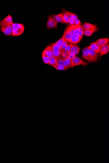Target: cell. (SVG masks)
Segmentation results:
<instances>
[{
	"mask_svg": "<svg viewBox=\"0 0 109 163\" xmlns=\"http://www.w3.org/2000/svg\"><path fill=\"white\" fill-rule=\"evenodd\" d=\"M68 45V42H67V41H66L65 40H64V41L63 43V44H62V47H61L60 49V51H61V53L63 52L64 50L65 49V48L66 47V46Z\"/></svg>",
	"mask_w": 109,
	"mask_h": 163,
	"instance_id": "83f0119b",
	"label": "cell"
},
{
	"mask_svg": "<svg viewBox=\"0 0 109 163\" xmlns=\"http://www.w3.org/2000/svg\"><path fill=\"white\" fill-rule=\"evenodd\" d=\"M64 59L61 56L58 58H57V65H64Z\"/></svg>",
	"mask_w": 109,
	"mask_h": 163,
	"instance_id": "484cf974",
	"label": "cell"
},
{
	"mask_svg": "<svg viewBox=\"0 0 109 163\" xmlns=\"http://www.w3.org/2000/svg\"><path fill=\"white\" fill-rule=\"evenodd\" d=\"M84 32V29L83 26L81 25L77 26L76 30V34L78 35L80 37L82 38Z\"/></svg>",
	"mask_w": 109,
	"mask_h": 163,
	"instance_id": "e0dca14e",
	"label": "cell"
},
{
	"mask_svg": "<svg viewBox=\"0 0 109 163\" xmlns=\"http://www.w3.org/2000/svg\"><path fill=\"white\" fill-rule=\"evenodd\" d=\"M109 42V39L108 38L98 39L97 40L96 42L100 48L104 45L107 44Z\"/></svg>",
	"mask_w": 109,
	"mask_h": 163,
	"instance_id": "9a60e30c",
	"label": "cell"
},
{
	"mask_svg": "<svg viewBox=\"0 0 109 163\" xmlns=\"http://www.w3.org/2000/svg\"><path fill=\"white\" fill-rule=\"evenodd\" d=\"M62 13V17H63L64 22L65 23H66V24L69 23V20L66 15V13H65L64 12H63V13Z\"/></svg>",
	"mask_w": 109,
	"mask_h": 163,
	"instance_id": "4316f807",
	"label": "cell"
},
{
	"mask_svg": "<svg viewBox=\"0 0 109 163\" xmlns=\"http://www.w3.org/2000/svg\"><path fill=\"white\" fill-rule=\"evenodd\" d=\"M69 23L70 24H71V25H75L74 24V20L72 19L69 20Z\"/></svg>",
	"mask_w": 109,
	"mask_h": 163,
	"instance_id": "d6a6232c",
	"label": "cell"
},
{
	"mask_svg": "<svg viewBox=\"0 0 109 163\" xmlns=\"http://www.w3.org/2000/svg\"><path fill=\"white\" fill-rule=\"evenodd\" d=\"M109 45L108 44H106L102 46L100 48L99 57L101 58L103 56L106 55L109 52Z\"/></svg>",
	"mask_w": 109,
	"mask_h": 163,
	"instance_id": "ba28073f",
	"label": "cell"
},
{
	"mask_svg": "<svg viewBox=\"0 0 109 163\" xmlns=\"http://www.w3.org/2000/svg\"><path fill=\"white\" fill-rule=\"evenodd\" d=\"M1 30L5 36H11L12 35V24H8L2 20L0 21Z\"/></svg>",
	"mask_w": 109,
	"mask_h": 163,
	"instance_id": "7a4b0ae2",
	"label": "cell"
},
{
	"mask_svg": "<svg viewBox=\"0 0 109 163\" xmlns=\"http://www.w3.org/2000/svg\"><path fill=\"white\" fill-rule=\"evenodd\" d=\"M42 57L44 63L48 65L50 59L46 56L43 51L42 53Z\"/></svg>",
	"mask_w": 109,
	"mask_h": 163,
	"instance_id": "d4e9b609",
	"label": "cell"
},
{
	"mask_svg": "<svg viewBox=\"0 0 109 163\" xmlns=\"http://www.w3.org/2000/svg\"><path fill=\"white\" fill-rule=\"evenodd\" d=\"M63 59L64 60V66L68 68H71V59L68 58H66Z\"/></svg>",
	"mask_w": 109,
	"mask_h": 163,
	"instance_id": "ac0fdd59",
	"label": "cell"
},
{
	"mask_svg": "<svg viewBox=\"0 0 109 163\" xmlns=\"http://www.w3.org/2000/svg\"><path fill=\"white\" fill-rule=\"evenodd\" d=\"M69 25L70 24H69V25L67 26V27L66 28L65 30L64 33L63 35H62V38L60 39L59 40H58L57 42L55 43L56 45H57V46L58 47V48L60 49V50L61 48L62 47V44H63L64 41V40H65V35L66 32V30Z\"/></svg>",
	"mask_w": 109,
	"mask_h": 163,
	"instance_id": "7c38bea8",
	"label": "cell"
},
{
	"mask_svg": "<svg viewBox=\"0 0 109 163\" xmlns=\"http://www.w3.org/2000/svg\"><path fill=\"white\" fill-rule=\"evenodd\" d=\"M5 22L8 24H12L13 23V18H12L11 14L8 15L7 16L3 19Z\"/></svg>",
	"mask_w": 109,
	"mask_h": 163,
	"instance_id": "44dd1931",
	"label": "cell"
},
{
	"mask_svg": "<svg viewBox=\"0 0 109 163\" xmlns=\"http://www.w3.org/2000/svg\"><path fill=\"white\" fill-rule=\"evenodd\" d=\"M51 45L52 46L55 57L56 58H58L61 56V54L62 53H61L60 50L58 48L55 43H51Z\"/></svg>",
	"mask_w": 109,
	"mask_h": 163,
	"instance_id": "52a82bcc",
	"label": "cell"
},
{
	"mask_svg": "<svg viewBox=\"0 0 109 163\" xmlns=\"http://www.w3.org/2000/svg\"><path fill=\"white\" fill-rule=\"evenodd\" d=\"M56 70H66L69 69V68L66 67L64 65H56L53 67Z\"/></svg>",
	"mask_w": 109,
	"mask_h": 163,
	"instance_id": "cb8c5ba5",
	"label": "cell"
},
{
	"mask_svg": "<svg viewBox=\"0 0 109 163\" xmlns=\"http://www.w3.org/2000/svg\"><path fill=\"white\" fill-rule=\"evenodd\" d=\"M82 38L80 37L78 35L75 34L72 35L69 43L71 44H76L81 41Z\"/></svg>",
	"mask_w": 109,
	"mask_h": 163,
	"instance_id": "30bf717a",
	"label": "cell"
},
{
	"mask_svg": "<svg viewBox=\"0 0 109 163\" xmlns=\"http://www.w3.org/2000/svg\"><path fill=\"white\" fill-rule=\"evenodd\" d=\"M51 15H52L51 16L57 23H60L62 24L64 23V22L62 13H60V14L57 15L52 14Z\"/></svg>",
	"mask_w": 109,
	"mask_h": 163,
	"instance_id": "5bb4252c",
	"label": "cell"
},
{
	"mask_svg": "<svg viewBox=\"0 0 109 163\" xmlns=\"http://www.w3.org/2000/svg\"><path fill=\"white\" fill-rule=\"evenodd\" d=\"M46 56L50 59L55 57L52 46L51 45H48L43 51Z\"/></svg>",
	"mask_w": 109,
	"mask_h": 163,
	"instance_id": "5b68a950",
	"label": "cell"
},
{
	"mask_svg": "<svg viewBox=\"0 0 109 163\" xmlns=\"http://www.w3.org/2000/svg\"><path fill=\"white\" fill-rule=\"evenodd\" d=\"M48 20L46 23V26L48 29H57L58 23L56 22L51 16H47Z\"/></svg>",
	"mask_w": 109,
	"mask_h": 163,
	"instance_id": "277c9868",
	"label": "cell"
},
{
	"mask_svg": "<svg viewBox=\"0 0 109 163\" xmlns=\"http://www.w3.org/2000/svg\"><path fill=\"white\" fill-rule=\"evenodd\" d=\"M97 28L95 29L90 30H85L83 32V35L87 36H90L92 35L93 33L96 32L98 30Z\"/></svg>",
	"mask_w": 109,
	"mask_h": 163,
	"instance_id": "d6986e66",
	"label": "cell"
},
{
	"mask_svg": "<svg viewBox=\"0 0 109 163\" xmlns=\"http://www.w3.org/2000/svg\"><path fill=\"white\" fill-rule=\"evenodd\" d=\"M80 50V48L78 45H73L69 52L73 56H76L79 53Z\"/></svg>",
	"mask_w": 109,
	"mask_h": 163,
	"instance_id": "9c48e42d",
	"label": "cell"
},
{
	"mask_svg": "<svg viewBox=\"0 0 109 163\" xmlns=\"http://www.w3.org/2000/svg\"><path fill=\"white\" fill-rule=\"evenodd\" d=\"M97 25H94L86 22L83 24V29L85 30H90L97 29Z\"/></svg>",
	"mask_w": 109,
	"mask_h": 163,
	"instance_id": "2e32d148",
	"label": "cell"
},
{
	"mask_svg": "<svg viewBox=\"0 0 109 163\" xmlns=\"http://www.w3.org/2000/svg\"><path fill=\"white\" fill-rule=\"evenodd\" d=\"M89 47L85 48L83 50L82 58L87 60L88 62H92L91 58H90V55H89Z\"/></svg>",
	"mask_w": 109,
	"mask_h": 163,
	"instance_id": "8992f818",
	"label": "cell"
},
{
	"mask_svg": "<svg viewBox=\"0 0 109 163\" xmlns=\"http://www.w3.org/2000/svg\"><path fill=\"white\" fill-rule=\"evenodd\" d=\"M73 45L72 44H68L67 45L66 47L65 48V49L63 51L69 52L70 51L71 48V47Z\"/></svg>",
	"mask_w": 109,
	"mask_h": 163,
	"instance_id": "f1b7e54d",
	"label": "cell"
},
{
	"mask_svg": "<svg viewBox=\"0 0 109 163\" xmlns=\"http://www.w3.org/2000/svg\"><path fill=\"white\" fill-rule=\"evenodd\" d=\"M77 26V25H71L70 26H69L68 29L70 31L72 36L74 34H76Z\"/></svg>",
	"mask_w": 109,
	"mask_h": 163,
	"instance_id": "7402d4cb",
	"label": "cell"
},
{
	"mask_svg": "<svg viewBox=\"0 0 109 163\" xmlns=\"http://www.w3.org/2000/svg\"><path fill=\"white\" fill-rule=\"evenodd\" d=\"M24 24L13 23L12 24V37L22 35L24 32Z\"/></svg>",
	"mask_w": 109,
	"mask_h": 163,
	"instance_id": "6da1fadb",
	"label": "cell"
},
{
	"mask_svg": "<svg viewBox=\"0 0 109 163\" xmlns=\"http://www.w3.org/2000/svg\"><path fill=\"white\" fill-rule=\"evenodd\" d=\"M72 19L74 20H76L78 19V16L77 14L72 13Z\"/></svg>",
	"mask_w": 109,
	"mask_h": 163,
	"instance_id": "1f68e13d",
	"label": "cell"
},
{
	"mask_svg": "<svg viewBox=\"0 0 109 163\" xmlns=\"http://www.w3.org/2000/svg\"><path fill=\"white\" fill-rule=\"evenodd\" d=\"M89 54L92 62H96L98 59V54L89 48Z\"/></svg>",
	"mask_w": 109,
	"mask_h": 163,
	"instance_id": "8fae6325",
	"label": "cell"
},
{
	"mask_svg": "<svg viewBox=\"0 0 109 163\" xmlns=\"http://www.w3.org/2000/svg\"><path fill=\"white\" fill-rule=\"evenodd\" d=\"M87 64V62L83 60L80 58L76 56H74L71 59L72 67L79 65L85 66Z\"/></svg>",
	"mask_w": 109,
	"mask_h": 163,
	"instance_id": "3957f363",
	"label": "cell"
},
{
	"mask_svg": "<svg viewBox=\"0 0 109 163\" xmlns=\"http://www.w3.org/2000/svg\"><path fill=\"white\" fill-rule=\"evenodd\" d=\"M72 37V34L68 28L66 31V32L65 35V39L66 41L69 43Z\"/></svg>",
	"mask_w": 109,
	"mask_h": 163,
	"instance_id": "ffe728a7",
	"label": "cell"
},
{
	"mask_svg": "<svg viewBox=\"0 0 109 163\" xmlns=\"http://www.w3.org/2000/svg\"><path fill=\"white\" fill-rule=\"evenodd\" d=\"M57 58L54 57L50 59L48 65L50 66L53 67L54 66L57 65Z\"/></svg>",
	"mask_w": 109,
	"mask_h": 163,
	"instance_id": "603a6c76",
	"label": "cell"
},
{
	"mask_svg": "<svg viewBox=\"0 0 109 163\" xmlns=\"http://www.w3.org/2000/svg\"><path fill=\"white\" fill-rule=\"evenodd\" d=\"M89 48L92 50L96 52L97 54L100 53V47L95 42H94L91 43L90 46L88 47Z\"/></svg>",
	"mask_w": 109,
	"mask_h": 163,
	"instance_id": "4fadbf2b",
	"label": "cell"
},
{
	"mask_svg": "<svg viewBox=\"0 0 109 163\" xmlns=\"http://www.w3.org/2000/svg\"><path fill=\"white\" fill-rule=\"evenodd\" d=\"M64 10V12L66 13V15L67 17H68L69 20L70 19H72V13H71L70 12L67 11L65 10Z\"/></svg>",
	"mask_w": 109,
	"mask_h": 163,
	"instance_id": "f546056e",
	"label": "cell"
},
{
	"mask_svg": "<svg viewBox=\"0 0 109 163\" xmlns=\"http://www.w3.org/2000/svg\"><path fill=\"white\" fill-rule=\"evenodd\" d=\"M81 21L79 19H77L74 20V24L76 25L79 26L80 25Z\"/></svg>",
	"mask_w": 109,
	"mask_h": 163,
	"instance_id": "4dcf8cb0",
	"label": "cell"
}]
</instances>
